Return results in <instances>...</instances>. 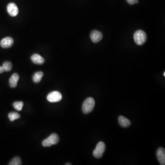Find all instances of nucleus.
Wrapping results in <instances>:
<instances>
[{
	"label": "nucleus",
	"mask_w": 165,
	"mask_h": 165,
	"mask_svg": "<svg viewBox=\"0 0 165 165\" xmlns=\"http://www.w3.org/2000/svg\"><path fill=\"white\" fill-rule=\"evenodd\" d=\"M95 106V101L92 97H89L84 101L82 106V110L83 113L89 114L92 111Z\"/></svg>",
	"instance_id": "f257e3e1"
},
{
	"label": "nucleus",
	"mask_w": 165,
	"mask_h": 165,
	"mask_svg": "<svg viewBox=\"0 0 165 165\" xmlns=\"http://www.w3.org/2000/svg\"><path fill=\"white\" fill-rule=\"evenodd\" d=\"M134 39L137 45L141 46L145 43L147 40V35L144 31L138 30L135 32Z\"/></svg>",
	"instance_id": "f03ea898"
},
{
	"label": "nucleus",
	"mask_w": 165,
	"mask_h": 165,
	"mask_svg": "<svg viewBox=\"0 0 165 165\" xmlns=\"http://www.w3.org/2000/svg\"><path fill=\"white\" fill-rule=\"evenodd\" d=\"M59 141V137L56 134H52L46 139L43 140L42 145L44 147H50L52 145H55L58 143Z\"/></svg>",
	"instance_id": "7ed1b4c3"
},
{
	"label": "nucleus",
	"mask_w": 165,
	"mask_h": 165,
	"mask_svg": "<svg viewBox=\"0 0 165 165\" xmlns=\"http://www.w3.org/2000/svg\"><path fill=\"white\" fill-rule=\"evenodd\" d=\"M105 150H106V145L105 143L103 142H99L93 151L94 156L98 159L102 158Z\"/></svg>",
	"instance_id": "20e7f679"
},
{
	"label": "nucleus",
	"mask_w": 165,
	"mask_h": 165,
	"mask_svg": "<svg viewBox=\"0 0 165 165\" xmlns=\"http://www.w3.org/2000/svg\"><path fill=\"white\" fill-rule=\"evenodd\" d=\"M47 99L50 103H57L62 99V95L58 91H53L48 95Z\"/></svg>",
	"instance_id": "39448f33"
},
{
	"label": "nucleus",
	"mask_w": 165,
	"mask_h": 165,
	"mask_svg": "<svg viewBox=\"0 0 165 165\" xmlns=\"http://www.w3.org/2000/svg\"><path fill=\"white\" fill-rule=\"evenodd\" d=\"M7 11L9 14L12 17H15L18 14V7L14 3H10L7 6Z\"/></svg>",
	"instance_id": "423d86ee"
},
{
	"label": "nucleus",
	"mask_w": 165,
	"mask_h": 165,
	"mask_svg": "<svg viewBox=\"0 0 165 165\" xmlns=\"http://www.w3.org/2000/svg\"><path fill=\"white\" fill-rule=\"evenodd\" d=\"M91 38L94 43H98L103 39V34L99 31L95 30L92 31L91 34Z\"/></svg>",
	"instance_id": "0eeeda50"
},
{
	"label": "nucleus",
	"mask_w": 165,
	"mask_h": 165,
	"mask_svg": "<svg viewBox=\"0 0 165 165\" xmlns=\"http://www.w3.org/2000/svg\"><path fill=\"white\" fill-rule=\"evenodd\" d=\"M14 43V40L11 37H7L3 38L1 41V46L3 48L11 47Z\"/></svg>",
	"instance_id": "6e6552de"
},
{
	"label": "nucleus",
	"mask_w": 165,
	"mask_h": 165,
	"mask_svg": "<svg viewBox=\"0 0 165 165\" xmlns=\"http://www.w3.org/2000/svg\"><path fill=\"white\" fill-rule=\"evenodd\" d=\"M157 159L160 163V164H165V151L163 148H160L158 149L156 153Z\"/></svg>",
	"instance_id": "1a4fd4ad"
},
{
	"label": "nucleus",
	"mask_w": 165,
	"mask_h": 165,
	"mask_svg": "<svg viewBox=\"0 0 165 165\" xmlns=\"http://www.w3.org/2000/svg\"><path fill=\"white\" fill-rule=\"evenodd\" d=\"M19 79V76L18 74L16 73L13 74L9 79L10 87L12 88H15L17 86L18 82Z\"/></svg>",
	"instance_id": "9d476101"
},
{
	"label": "nucleus",
	"mask_w": 165,
	"mask_h": 165,
	"mask_svg": "<svg viewBox=\"0 0 165 165\" xmlns=\"http://www.w3.org/2000/svg\"><path fill=\"white\" fill-rule=\"evenodd\" d=\"M31 59L32 61L36 64H43L45 62L44 58H42L41 55L38 54H34L33 55L31 58Z\"/></svg>",
	"instance_id": "9b49d317"
},
{
	"label": "nucleus",
	"mask_w": 165,
	"mask_h": 165,
	"mask_svg": "<svg viewBox=\"0 0 165 165\" xmlns=\"http://www.w3.org/2000/svg\"><path fill=\"white\" fill-rule=\"evenodd\" d=\"M119 122L120 125L123 127H128L131 125L130 121L123 116H121L119 117Z\"/></svg>",
	"instance_id": "f8f14e48"
},
{
	"label": "nucleus",
	"mask_w": 165,
	"mask_h": 165,
	"mask_svg": "<svg viewBox=\"0 0 165 165\" xmlns=\"http://www.w3.org/2000/svg\"><path fill=\"white\" fill-rule=\"evenodd\" d=\"M43 75L44 74H43V72H41V71L35 73L33 76V80L34 82H35V83H38V82H40L42 79Z\"/></svg>",
	"instance_id": "ddd939ff"
},
{
	"label": "nucleus",
	"mask_w": 165,
	"mask_h": 165,
	"mask_svg": "<svg viewBox=\"0 0 165 165\" xmlns=\"http://www.w3.org/2000/svg\"><path fill=\"white\" fill-rule=\"evenodd\" d=\"M21 117L19 113L16 112H11L8 114V118L10 119V121L13 122L15 120L19 119Z\"/></svg>",
	"instance_id": "4468645a"
},
{
	"label": "nucleus",
	"mask_w": 165,
	"mask_h": 165,
	"mask_svg": "<svg viewBox=\"0 0 165 165\" xmlns=\"http://www.w3.org/2000/svg\"><path fill=\"white\" fill-rule=\"evenodd\" d=\"M2 66L4 69L5 71L9 72V71L12 70L13 65L10 62H5L3 64Z\"/></svg>",
	"instance_id": "2eb2a0df"
},
{
	"label": "nucleus",
	"mask_w": 165,
	"mask_h": 165,
	"mask_svg": "<svg viewBox=\"0 0 165 165\" xmlns=\"http://www.w3.org/2000/svg\"><path fill=\"white\" fill-rule=\"evenodd\" d=\"M23 106V103L22 102H15L13 104V107L18 111H21L22 110Z\"/></svg>",
	"instance_id": "dca6fc26"
},
{
	"label": "nucleus",
	"mask_w": 165,
	"mask_h": 165,
	"mask_svg": "<svg viewBox=\"0 0 165 165\" xmlns=\"http://www.w3.org/2000/svg\"><path fill=\"white\" fill-rule=\"evenodd\" d=\"M22 161L20 157H16L14 158L9 163V165H21Z\"/></svg>",
	"instance_id": "f3484780"
},
{
	"label": "nucleus",
	"mask_w": 165,
	"mask_h": 165,
	"mask_svg": "<svg viewBox=\"0 0 165 165\" xmlns=\"http://www.w3.org/2000/svg\"><path fill=\"white\" fill-rule=\"evenodd\" d=\"M127 2L130 5H134L139 3L138 0H126Z\"/></svg>",
	"instance_id": "a211bd4d"
},
{
	"label": "nucleus",
	"mask_w": 165,
	"mask_h": 165,
	"mask_svg": "<svg viewBox=\"0 0 165 165\" xmlns=\"http://www.w3.org/2000/svg\"><path fill=\"white\" fill-rule=\"evenodd\" d=\"M4 72H5V70L3 67V66H0V74H2Z\"/></svg>",
	"instance_id": "6ab92c4d"
},
{
	"label": "nucleus",
	"mask_w": 165,
	"mask_h": 165,
	"mask_svg": "<svg viewBox=\"0 0 165 165\" xmlns=\"http://www.w3.org/2000/svg\"><path fill=\"white\" fill-rule=\"evenodd\" d=\"M71 165L72 164H71V163H68L66 164V165Z\"/></svg>",
	"instance_id": "aec40b11"
},
{
	"label": "nucleus",
	"mask_w": 165,
	"mask_h": 165,
	"mask_svg": "<svg viewBox=\"0 0 165 165\" xmlns=\"http://www.w3.org/2000/svg\"><path fill=\"white\" fill-rule=\"evenodd\" d=\"M164 76H165V72L164 73Z\"/></svg>",
	"instance_id": "412c9836"
}]
</instances>
